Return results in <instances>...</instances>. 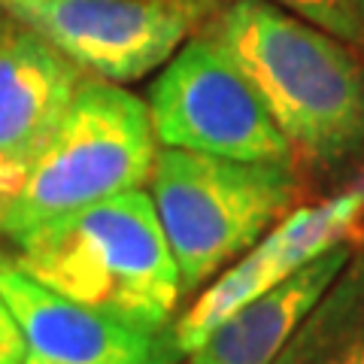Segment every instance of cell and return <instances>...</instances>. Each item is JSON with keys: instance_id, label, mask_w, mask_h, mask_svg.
Wrapping results in <instances>:
<instances>
[{"instance_id": "4fadbf2b", "label": "cell", "mask_w": 364, "mask_h": 364, "mask_svg": "<svg viewBox=\"0 0 364 364\" xmlns=\"http://www.w3.org/2000/svg\"><path fill=\"white\" fill-rule=\"evenodd\" d=\"M0 364H25V340L4 294H0Z\"/></svg>"}, {"instance_id": "6da1fadb", "label": "cell", "mask_w": 364, "mask_h": 364, "mask_svg": "<svg viewBox=\"0 0 364 364\" xmlns=\"http://www.w3.org/2000/svg\"><path fill=\"white\" fill-rule=\"evenodd\" d=\"M210 37L264 100L294 161L343 167L364 158V64L343 40L270 0H234Z\"/></svg>"}, {"instance_id": "5b68a950", "label": "cell", "mask_w": 364, "mask_h": 364, "mask_svg": "<svg viewBox=\"0 0 364 364\" xmlns=\"http://www.w3.org/2000/svg\"><path fill=\"white\" fill-rule=\"evenodd\" d=\"M146 107L161 149L294 164L291 146L264 100L210 33L179 46L152 82Z\"/></svg>"}, {"instance_id": "277c9868", "label": "cell", "mask_w": 364, "mask_h": 364, "mask_svg": "<svg viewBox=\"0 0 364 364\" xmlns=\"http://www.w3.org/2000/svg\"><path fill=\"white\" fill-rule=\"evenodd\" d=\"M294 164L158 149L149 198L176 258L182 294H191L249 252L298 200Z\"/></svg>"}, {"instance_id": "30bf717a", "label": "cell", "mask_w": 364, "mask_h": 364, "mask_svg": "<svg viewBox=\"0 0 364 364\" xmlns=\"http://www.w3.org/2000/svg\"><path fill=\"white\" fill-rule=\"evenodd\" d=\"M352 252L349 243H340L277 282L215 328L207 343L188 355V364H270L334 286Z\"/></svg>"}, {"instance_id": "5bb4252c", "label": "cell", "mask_w": 364, "mask_h": 364, "mask_svg": "<svg viewBox=\"0 0 364 364\" xmlns=\"http://www.w3.org/2000/svg\"><path fill=\"white\" fill-rule=\"evenodd\" d=\"M176 4H186V6H195L198 13H203V16H213L215 13V6H219V0H176Z\"/></svg>"}, {"instance_id": "7a4b0ae2", "label": "cell", "mask_w": 364, "mask_h": 364, "mask_svg": "<svg viewBox=\"0 0 364 364\" xmlns=\"http://www.w3.org/2000/svg\"><path fill=\"white\" fill-rule=\"evenodd\" d=\"M16 261L52 291L143 328H170L182 279L149 191L134 188L49 222Z\"/></svg>"}, {"instance_id": "9a60e30c", "label": "cell", "mask_w": 364, "mask_h": 364, "mask_svg": "<svg viewBox=\"0 0 364 364\" xmlns=\"http://www.w3.org/2000/svg\"><path fill=\"white\" fill-rule=\"evenodd\" d=\"M355 4V13H358V21H361V28H364V0H352Z\"/></svg>"}, {"instance_id": "3957f363", "label": "cell", "mask_w": 364, "mask_h": 364, "mask_svg": "<svg viewBox=\"0 0 364 364\" xmlns=\"http://www.w3.org/2000/svg\"><path fill=\"white\" fill-rule=\"evenodd\" d=\"M155 155L146 100L85 76L49 143L0 200V237L16 246L49 222L143 188Z\"/></svg>"}, {"instance_id": "8fae6325", "label": "cell", "mask_w": 364, "mask_h": 364, "mask_svg": "<svg viewBox=\"0 0 364 364\" xmlns=\"http://www.w3.org/2000/svg\"><path fill=\"white\" fill-rule=\"evenodd\" d=\"M270 364H364V252H352L334 286Z\"/></svg>"}, {"instance_id": "8992f818", "label": "cell", "mask_w": 364, "mask_h": 364, "mask_svg": "<svg viewBox=\"0 0 364 364\" xmlns=\"http://www.w3.org/2000/svg\"><path fill=\"white\" fill-rule=\"evenodd\" d=\"M67 55L79 70L107 82H136L164 67L207 16L176 0H0Z\"/></svg>"}, {"instance_id": "2e32d148", "label": "cell", "mask_w": 364, "mask_h": 364, "mask_svg": "<svg viewBox=\"0 0 364 364\" xmlns=\"http://www.w3.org/2000/svg\"><path fill=\"white\" fill-rule=\"evenodd\" d=\"M0 18H4V13H0ZM6 198V186H4V179H0V200Z\"/></svg>"}, {"instance_id": "7c38bea8", "label": "cell", "mask_w": 364, "mask_h": 364, "mask_svg": "<svg viewBox=\"0 0 364 364\" xmlns=\"http://www.w3.org/2000/svg\"><path fill=\"white\" fill-rule=\"evenodd\" d=\"M289 13L301 16L306 21H313L316 28H322L328 33H334L337 40L361 46L364 43V28L358 21L355 4L352 0H270Z\"/></svg>"}, {"instance_id": "9c48e42d", "label": "cell", "mask_w": 364, "mask_h": 364, "mask_svg": "<svg viewBox=\"0 0 364 364\" xmlns=\"http://www.w3.org/2000/svg\"><path fill=\"white\" fill-rule=\"evenodd\" d=\"M79 67L33 28L0 18V179L6 195L49 143L73 95Z\"/></svg>"}, {"instance_id": "ba28073f", "label": "cell", "mask_w": 364, "mask_h": 364, "mask_svg": "<svg viewBox=\"0 0 364 364\" xmlns=\"http://www.w3.org/2000/svg\"><path fill=\"white\" fill-rule=\"evenodd\" d=\"M0 294L25 340V364H179L186 358L173 340V325L143 328L64 298L4 249Z\"/></svg>"}, {"instance_id": "52a82bcc", "label": "cell", "mask_w": 364, "mask_h": 364, "mask_svg": "<svg viewBox=\"0 0 364 364\" xmlns=\"http://www.w3.org/2000/svg\"><path fill=\"white\" fill-rule=\"evenodd\" d=\"M361 219L364 179L322 203L291 210L231 267L215 273V279L191 301L188 310L173 318V340L179 352L188 358L237 310L261 298L267 289L291 277L294 270L310 264L313 258L325 255L328 249L349 243Z\"/></svg>"}]
</instances>
